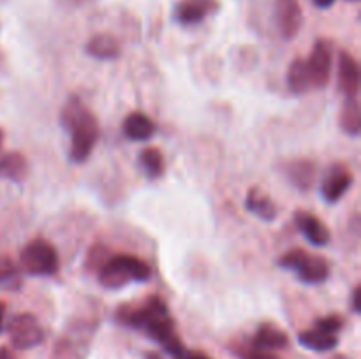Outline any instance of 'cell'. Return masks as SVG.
Returning <instances> with one entry per match:
<instances>
[{"label":"cell","instance_id":"obj_1","mask_svg":"<svg viewBox=\"0 0 361 359\" xmlns=\"http://www.w3.org/2000/svg\"><path fill=\"white\" fill-rule=\"evenodd\" d=\"M118 319L120 322L127 324L134 329L145 331L148 336L154 338L157 344H161L176 359L185 351L175 331V322L169 315L168 306L157 296L145 299L136 308L123 306V308L118 310Z\"/></svg>","mask_w":361,"mask_h":359},{"label":"cell","instance_id":"obj_2","mask_svg":"<svg viewBox=\"0 0 361 359\" xmlns=\"http://www.w3.org/2000/svg\"><path fill=\"white\" fill-rule=\"evenodd\" d=\"M63 129L71 134V160L81 164L90 157L92 150L99 139L97 118L87 109V106L80 99H71L62 109L60 116Z\"/></svg>","mask_w":361,"mask_h":359},{"label":"cell","instance_id":"obj_3","mask_svg":"<svg viewBox=\"0 0 361 359\" xmlns=\"http://www.w3.org/2000/svg\"><path fill=\"white\" fill-rule=\"evenodd\" d=\"M152 271L145 260L134 256H113L102 263L99 270V284L109 291H116L133 282H147Z\"/></svg>","mask_w":361,"mask_h":359},{"label":"cell","instance_id":"obj_4","mask_svg":"<svg viewBox=\"0 0 361 359\" xmlns=\"http://www.w3.org/2000/svg\"><path fill=\"white\" fill-rule=\"evenodd\" d=\"M20 266L32 277H51L59 271V253L51 243L35 238L21 250Z\"/></svg>","mask_w":361,"mask_h":359},{"label":"cell","instance_id":"obj_5","mask_svg":"<svg viewBox=\"0 0 361 359\" xmlns=\"http://www.w3.org/2000/svg\"><path fill=\"white\" fill-rule=\"evenodd\" d=\"M279 266L295 271L296 277L303 284L309 285L323 284L330 277V266H328L326 259H323L319 256H312V253H307L302 248L289 250L288 253H284L279 259Z\"/></svg>","mask_w":361,"mask_h":359},{"label":"cell","instance_id":"obj_6","mask_svg":"<svg viewBox=\"0 0 361 359\" xmlns=\"http://www.w3.org/2000/svg\"><path fill=\"white\" fill-rule=\"evenodd\" d=\"M7 333H9L13 347L20 348V351L37 347L44 340V329L32 313H18V315H14L11 319L9 326H7Z\"/></svg>","mask_w":361,"mask_h":359},{"label":"cell","instance_id":"obj_7","mask_svg":"<svg viewBox=\"0 0 361 359\" xmlns=\"http://www.w3.org/2000/svg\"><path fill=\"white\" fill-rule=\"evenodd\" d=\"M309 67L312 88H324L330 83L331 67H334V46L326 39H317L314 44L309 60H305Z\"/></svg>","mask_w":361,"mask_h":359},{"label":"cell","instance_id":"obj_8","mask_svg":"<svg viewBox=\"0 0 361 359\" xmlns=\"http://www.w3.org/2000/svg\"><path fill=\"white\" fill-rule=\"evenodd\" d=\"M353 187V175L344 165H331L321 182V196L330 204L337 203Z\"/></svg>","mask_w":361,"mask_h":359},{"label":"cell","instance_id":"obj_9","mask_svg":"<svg viewBox=\"0 0 361 359\" xmlns=\"http://www.w3.org/2000/svg\"><path fill=\"white\" fill-rule=\"evenodd\" d=\"M302 7L298 0H277V25L282 37H296L302 28Z\"/></svg>","mask_w":361,"mask_h":359},{"label":"cell","instance_id":"obj_10","mask_svg":"<svg viewBox=\"0 0 361 359\" xmlns=\"http://www.w3.org/2000/svg\"><path fill=\"white\" fill-rule=\"evenodd\" d=\"M338 90L344 94V97H358V92H360L358 62H356L348 51H342L341 56H338Z\"/></svg>","mask_w":361,"mask_h":359},{"label":"cell","instance_id":"obj_11","mask_svg":"<svg viewBox=\"0 0 361 359\" xmlns=\"http://www.w3.org/2000/svg\"><path fill=\"white\" fill-rule=\"evenodd\" d=\"M295 222L298 225V229L302 231V234L309 239V243H312L314 246H326L330 243V231H328L326 225L319 220L317 217H314L309 211H296Z\"/></svg>","mask_w":361,"mask_h":359},{"label":"cell","instance_id":"obj_12","mask_svg":"<svg viewBox=\"0 0 361 359\" xmlns=\"http://www.w3.org/2000/svg\"><path fill=\"white\" fill-rule=\"evenodd\" d=\"M286 175L296 189L310 190L317 180V168L307 158H298L286 165Z\"/></svg>","mask_w":361,"mask_h":359},{"label":"cell","instance_id":"obj_13","mask_svg":"<svg viewBox=\"0 0 361 359\" xmlns=\"http://www.w3.org/2000/svg\"><path fill=\"white\" fill-rule=\"evenodd\" d=\"M288 334L271 324H263L252 338V347L257 351H281L288 347Z\"/></svg>","mask_w":361,"mask_h":359},{"label":"cell","instance_id":"obj_14","mask_svg":"<svg viewBox=\"0 0 361 359\" xmlns=\"http://www.w3.org/2000/svg\"><path fill=\"white\" fill-rule=\"evenodd\" d=\"M212 9V0H182L176 6L175 18L182 25H197L208 16Z\"/></svg>","mask_w":361,"mask_h":359},{"label":"cell","instance_id":"obj_15","mask_svg":"<svg viewBox=\"0 0 361 359\" xmlns=\"http://www.w3.org/2000/svg\"><path fill=\"white\" fill-rule=\"evenodd\" d=\"M245 208L250 213H254L257 218H261L264 222H271L277 217V206L274 204V201L270 199V196L267 192H263L261 189H256V187L247 192Z\"/></svg>","mask_w":361,"mask_h":359},{"label":"cell","instance_id":"obj_16","mask_svg":"<svg viewBox=\"0 0 361 359\" xmlns=\"http://www.w3.org/2000/svg\"><path fill=\"white\" fill-rule=\"evenodd\" d=\"M154 120L147 116L145 113H133L123 122V132L130 141H147L155 134Z\"/></svg>","mask_w":361,"mask_h":359},{"label":"cell","instance_id":"obj_17","mask_svg":"<svg viewBox=\"0 0 361 359\" xmlns=\"http://www.w3.org/2000/svg\"><path fill=\"white\" fill-rule=\"evenodd\" d=\"M87 53L97 60H115L120 56V44L113 35L97 34L87 42Z\"/></svg>","mask_w":361,"mask_h":359},{"label":"cell","instance_id":"obj_18","mask_svg":"<svg viewBox=\"0 0 361 359\" xmlns=\"http://www.w3.org/2000/svg\"><path fill=\"white\" fill-rule=\"evenodd\" d=\"M28 172V162L18 151L6 153L0 157V178L13 180V182H21Z\"/></svg>","mask_w":361,"mask_h":359},{"label":"cell","instance_id":"obj_19","mask_svg":"<svg viewBox=\"0 0 361 359\" xmlns=\"http://www.w3.org/2000/svg\"><path fill=\"white\" fill-rule=\"evenodd\" d=\"M298 340L303 347L310 348V351H316V352L331 351V348L337 347V344H338L337 334L324 333V331L317 329V327H312V329L300 333Z\"/></svg>","mask_w":361,"mask_h":359},{"label":"cell","instance_id":"obj_20","mask_svg":"<svg viewBox=\"0 0 361 359\" xmlns=\"http://www.w3.org/2000/svg\"><path fill=\"white\" fill-rule=\"evenodd\" d=\"M341 127L351 137H358L361 130V113L358 97H345L341 111Z\"/></svg>","mask_w":361,"mask_h":359},{"label":"cell","instance_id":"obj_21","mask_svg":"<svg viewBox=\"0 0 361 359\" xmlns=\"http://www.w3.org/2000/svg\"><path fill=\"white\" fill-rule=\"evenodd\" d=\"M288 87L293 94L300 95L305 94L312 88V81H310L309 67L303 58H296L295 62L289 65L288 69Z\"/></svg>","mask_w":361,"mask_h":359},{"label":"cell","instance_id":"obj_22","mask_svg":"<svg viewBox=\"0 0 361 359\" xmlns=\"http://www.w3.org/2000/svg\"><path fill=\"white\" fill-rule=\"evenodd\" d=\"M137 162H140V168L143 169V172L150 180L159 178L164 172V158H162V153L157 148H145L140 153Z\"/></svg>","mask_w":361,"mask_h":359},{"label":"cell","instance_id":"obj_23","mask_svg":"<svg viewBox=\"0 0 361 359\" xmlns=\"http://www.w3.org/2000/svg\"><path fill=\"white\" fill-rule=\"evenodd\" d=\"M18 275H20V271H18L16 264L9 257L0 256V285H7L18 280Z\"/></svg>","mask_w":361,"mask_h":359},{"label":"cell","instance_id":"obj_24","mask_svg":"<svg viewBox=\"0 0 361 359\" xmlns=\"http://www.w3.org/2000/svg\"><path fill=\"white\" fill-rule=\"evenodd\" d=\"M342 319L338 315H328V317H323V319L317 320L316 324H314V327H317V329L324 331V333H330V334H337L338 331L342 329Z\"/></svg>","mask_w":361,"mask_h":359},{"label":"cell","instance_id":"obj_25","mask_svg":"<svg viewBox=\"0 0 361 359\" xmlns=\"http://www.w3.org/2000/svg\"><path fill=\"white\" fill-rule=\"evenodd\" d=\"M242 359H279L277 355L270 354L267 351H257V348H250V351H245L240 354Z\"/></svg>","mask_w":361,"mask_h":359},{"label":"cell","instance_id":"obj_26","mask_svg":"<svg viewBox=\"0 0 361 359\" xmlns=\"http://www.w3.org/2000/svg\"><path fill=\"white\" fill-rule=\"evenodd\" d=\"M178 359H210V358L204 354H201V352H189L185 348V351H183V354L180 355Z\"/></svg>","mask_w":361,"mask_h":359},{"label":"cell","instance_id":"obj_27","mask_svg":"<svg viewBox=\"0 0 361 359\" xmlns=\"http://www.w3.org/2000/svg\"><path fill=\"white\" fill-rule=\"evenodd\" d=\"M360 287H356L355 291H353V294H351V303H353V310H355L356 313H360Z\"/></svg>","mask_w":361,"mask_h":359},{"label":"cell","instance_id":"obj_28","mask_svg":"<svg viewBox=\"0 0 361 359\" xmlns=\"http://www.w3.org/2000/svg\"><path fill=\"white\" fill-rule=\"evenodd\" d=\"M335 4V0H314V6L319 7V9H330Z\"/></svg>","mask_w":361,"mask_h":359},{"label":"cell","instance_id":"obj_29","mask_svg":"<svg viewBox=\"0 0 361 359\" xmlns=\"http://www.w3.org/2000/svg\"><path fill=\"white\" fill-rule=\"evenodd\" d=\"M4 320H6V305L0 301V333L4 329Z\"/></svg>","mask_w":361,"mask_h":359},{"label":"cell","instance_id":"obj_30","mask_svg":"<svg viewBox=\"0 0 361 359\" xmlns=\"http://www.w3.org/2000/svg\"><path fill=\"white\" fill-rule=\"evenodd\" d=\"M0 359H16L9 348H0Z\"/></svg>","mask_w":361,"mask_h":359},{"label":"cell","instance_id":"obj_31","mask_svg":"<svg viewBox=\"0 0 361 359\" xmlns=\"http://www.w3.org/2000/svg\"><path fill=\"white\" fill-rule=\"evenodd\" d=\"M345 2H358V0H345Z\"/></svg>","mask_w":361,"mask_h":359},{"label":"cell","instance_id":"obj_32","mask_svg":"<svg viewBox=\"0 0 361 359\" xmlns=\"http://www.w3.org/2000/svg\"><path fill=\"white\" fill-rule=\"evenodd\" d=\"M0 143H2V132H0Z\"/></svg>","mask_w":361,"mask_h":359}]
</instances>
